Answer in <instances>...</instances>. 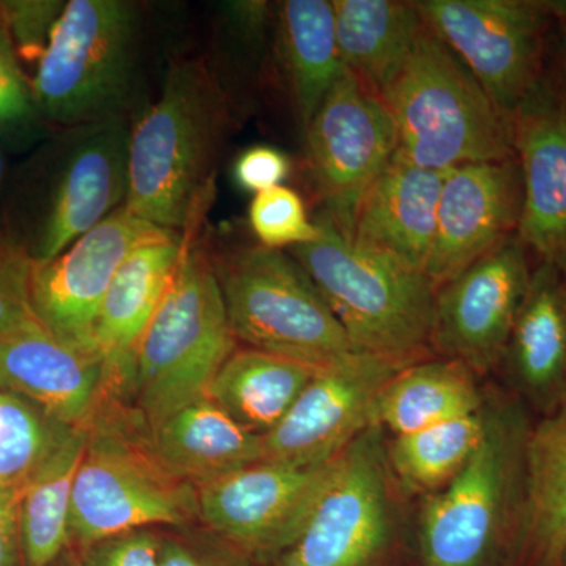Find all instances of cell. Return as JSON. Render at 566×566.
Instances as JSON below:
<instances>
[{
	"label": "cell",
	"mask_w": 566,
	"mask_h": 566,
	"mask_svg": "<svg viewBox=\"0 0 566 566\" xmlns=\"http://www.w3.org/2000/svg\"><path fill=\"white\" fill-rule=\"evenodd\" d=\"M227 103L202 57L170 65L158 99L129 129L125 207L144 221L188 234L210 199Z\"/></svg>",
	"instance_id": "6da1fadb"
},
{
	"label": "cell",
	"mask_w": 566,
	"mask_h": 566,
	"mask_svg": "<svg viewBox=\"0 0 566 566\" xmlns=\"http://www.w3.org/2000/svg\"><path fill=\"white\" fill-rule=\"evenodd\" d=\"M125 118L54 132L11 172L3 227L33 263L54 259L126 202Z\"/></svg>",
	"instance_id": "7a4b0ae2"
},
{
	"label": "cell",
	"mask_w": 566,
	"mask_h": 566,
	"mask_svg": "<svg viewBox=\"0 0 566 566\" xmlns=\"http://www.w3.org/2000/svg\"><path fill=\"white\" fill-rule=\"evenodd\" d=\"M379 96L397 128V155L415 166L449 172L515 156L509 120L427 24Z\"/></svg>",
	"instance_id": "3957f363"
},
{
	"label": "cell",
	"mask_w": 566,
	"mask_h": 566,
	"mask_svg": "<svg viewBox=\"0 0 566 566\" xmlns=\"http://www.w3.org/2000/svg\"><path fill=\"white\" fill-rule=\"evenodd\" d=\"M322 237L289 249L359 353L416 363L431 344L436 290L422 271L346 240L324 212Z\"/></svg>",
	"instance_id": "277c9868"
},
{
	"label": "cell",
	"mask_w": 566,
	"mask_h": 566,
	"mask_svg": "<svg viewBox=\"0 0 566 566\" xmlns=\"http://www.w3.org/2000/svg\"><path fill=\"white\" fill-rule=\"evenodd\" d=\"M226 301L212 263L188 241L169 289L133 354L132 385L148 430L207 397L234 352Z\"/></svg>",
	"instance_id": "5b68a950"
},
{
	"label": "cell",
	"mask_w": 566,
	"mask_h": 566,
	"mask_svg": "<svg viewBox=\"0 0 566 566\" xmlns=\"http://www.w3.org/2000/svg\"><path fill=\"white\" fill-rule=\"evenodd\" d=\"M139 9L126 0H69L31 77L52 132L125 118L136 74Z\"/></svg>",
	"instance_id": "8992f818"
},
{
	"label": "cell",
	"mask_w": 566,
	"mask_h": 566,
	"mask_svg": "<svg viewBox=\"0 0 566 566\" xmlns=\"http://www.w3.org/2000/svg\"><path fill=\"white\" fill-rule=\"evenodd\" d=\"M87 444L74 476L70 549L151 526L186 528L197 515V491L170 474L139 439L111 416L106 401L87 423Z\"/></svg>",
	"instance_id": "52a82bcc"
},
{
	"label": "cell",
	"mask_w": 566,
	"mask_h": 566,
	"mask_svg": "<svg viewBox=\"0 0 566 566\" xmlns=\"http://www.w3.org/2000/svg\"><path fill=\"white\" fill-rule=\"evenodd\" d=\"M216 273L234 338L251 348L316 368L359 353L289 252L264 245L240 249Z\"/></svg>",
	"instance_id": "ba28073f"
},
{
	"label": "cell",
	"mask_w": 566,
	"mask_h": 566,
	"mask_svg": "<svg viewBox=\"0 0 566 566\" xmlns=\"http://www.w3.org/2000/svg\"><path fill=\"white\" fill-rule=\"evenodd\" d=\"M428 28L474 74L510 120L543 77L551 14L539 0H419Z\"/></svg>",
	"instance_id": "9c48e42d"
},
{
	"label": "cell",
	"mask_w": 566,
	"mask_h": 566,
	"mask_svg": "<svg viewBox=\"0 0 566 566\" xmlns=\"http://www.w3.org/2000/svg\"><path fill=\"white\" fill-rule=\"evenodd\" d=\"M304 132L323 212L349 240L365 191L397 153L392 115L370 85L345 69Z\"/></svg>",
	"instance_id": "30bf717a"
},
{
	"label": "cell",
	"mask_w": 566,
	"mask_h": 566,
	"mask_svg": "<svg viewBox=\"0 0 566 566\" xmlns=\"http://www.w3.org/2000/svg\"><path fill=\"white\" fill-rule=\"evenodd\" d=\"M526 438L517 420L486 416L471 460L427 502L420 545L427 566H482L509 505Z\"/></svg>",
	"instance_id": "8fae6325"
},
{
	"label": "cell",
	"mask_w": 566,
	"mask_h": 566,
	"mask_svg": "<svg viewBox=\"0 0 566 566\" xmlns=\"http://www.w3.org/2000/svg\"><path fill=\"white\" fill-rule=\"evenodd\" d=\"M385 464L368 428L335 458L303 531L282 566H368L389 534Z\"/></svg>",
	"instance_id": "7c38bea8"
},
{
	"label": "cell",
	"mask_w": 566,
	"mask_h": 566,
	"mask_svg": "<svg viewBox=\"0 0 566 566\" xmlns=\"http://www.w3.org/2000/svg\"><path fill=\"white\" fill-rule=\"evenodd\" d=\"M335 460V458H334ZM263 460L196 488L208 531L248 556L283 554L300 532L333 469Z\"/></svg>",
	"instance_id": "4fadbf2b"
},
{
	"label": "cell",
	"mask_w": 566,
	"mask_h": 566,
	"mask_svg": "<svg viewBox=\"0 0 566 566\" xmlns=\"http://www.w3.org/2000/svg\"><path fill=\"white\" fill-rule=\"evenodd\" d=\"M411 364L354 353L319 368L281 422L262 436L264 460L294 465L329 463L374 427L379 394Z\"/></svg>",
	"instance_id": "5bb4252c"
},
{
	"label": "cell",
	"mask_w": 566,
	"mask_h": 566,
	"mask_svg": "<svg viewBox=\"0 0 566 566\" xmlns=\"http://www.w3.org/2000/svg\"><path fill=\"white\" fill-rule=\"evenodd\" d=\"M163 230L123 205L54 259L33 263L31 303L36 322L59 340L99 356L96 319L112 279L134 248Z\"/></svg>",
	"instance_id": "9a60e30c"
},
{
	"label": "cell",
	"mask_w": 566,
	"mask_h": 566,
	"mask_svg": "<svg viewBox=\"0 0 566 566\" xmlns=\"http://www.w3.org/2000/svg\"><path fill=\"white\" fill-rule=\"evenodd\" d=\"M517 234L436 290L431 344L469 368H490L509 348L532 273Z\"/></svg>",
	"instance_id": "2e32d148"
},
{
	"label": "cell",
	"mask_w": 566,
	"mask_h": 566,
	"mask_svg": "<svg viewBox=\"0 0 566 566\" xmlns=\"http://www.w3.org/2000/svg\"><path fill=\"white\" fill-rule=\"evenodd\" d=\"M523 175L516 156L447 175L424 275L438 290L520 230Z\"/></svg>",
	"instance_id": "e0dca14e"
},
{
	"label": "cell",
	"mask_w": 566,
	"mask_h": 566,
	"mask_svg": "<svg viewBox=\"0 0 566 566\" xmlns=\"http://www.w3.org/2000/svg\"><path fill=\"white\" fill-rule=\"evenodd\" d=\"M509 123L523 175L517 237L566 277V92L543 76Z\"/></svg>",
	"instance_id": "ac0fdd59"
},
{
	"label": "cell",
	"mask_w": 566,
	"mask_h": 566,
	"mask_svg": "<svg viewBox=\"0 0 566 566\" xmlns=\"http://www.w3.org/2000/svg\"><path fill=\"white\" fill-rule=\"evenodd\" d=\"M117 381L102 356L41 324L0 334V392L18 395L70 427H87Z\"/></svg>",
	"instance_id": "d6986e66"
},
{
	"label": "cell",
	"mask_w": 566,
	"mask_h": 566,
	"mask_svg": "<svg viewBox=\"0 0 566 566\" xmlns=\"http://www.w3.org/2000/svg\"><path fill=\"white\" fill-rule=\"evenodd\" d=\"M449 172L423 169L395 153L365 191L349 241L387 253L424 274Z\"/></svg>",
	"instance_id": "ffe728a7"
},
{
	"label": "cell",
	"mask_w": 566,
	"mask_h": 566,
	"mask_svg": "<svg viewBox=\"0 0 566 566\" xmlns=\"http://www.w3.org/2000/svg\"><path fill=\"white\" fill-rule=\"evenodd\" d=\"M186 243L185 234L163 230L134 248L112 279L96 319L95 345L118 386L132 381L134 348L169 289Z\"/></svg>",
	"instance_id": "44dd1931"
},
{
	"label": "cell",
	"mask_w": 566,
	"mask_h": 566,
	"mask_svg": "<svg viewBox=\"0 0 566 566\" xmlns=\"http://www.w3.org/2000/svg\"><path fill=\"white\" fill-rule=\"evenodd\" d=\"M148 431L156 460L193 488L264 460L262 436L234 422L208 397L182 406Z\"/></svg>",
	"instance_id": "7402d4cb"
},
{
	"label": "cell",
	"mask_w": 566,
	"mask_h": 566,
	"mask_svg": "<svg viewBox=\"0 0 566 566\" xmlns=\"http://www.w3.org/2000/svg\"><path fill=\"white\" fill-rule=\"evenodd\" d=\"M333 6L345 69L379 95L423 31L419 10L400 0H334Z\"/></svg>",
	"instance_id": "603a6c76"
},
{
	"label": "cell",
	"mask_w": 566,
	"mask_h": 566,
	"mask_svg": "<svg viewBox=\"0 0 566 566\" xmlns=\"http://www.w3.org/2000/svg\"><path fill=\"white\" fill-rule=\"evenodd\" d=\"M319 368L259 352H233L214 376L207 397L234 422L266 434L281 422Z\"/></svg>",
	"instance_id": "cb8c5ba5"
},
{
	"label": "cell",
	"mask_w": 566,
	"mask_h": 566,
	"mask_svg": "<svg viewBox=\"0 0 566 566\" xmlns=\"http://www.w3.org/2000/svg\"><path fill=\"white\" fill-rule=\"evenodd\" d=\"M523 536L532 566H556L566 543V398L526 439Z\"/></svg>",
	"instance_id": "d4e9b609"
},
{
	"label": "cell",
	"mask_w": 566,
	"mask_h": 566,
	"mask_svg": "<svg viewBox=\"0 0 566 566\" xmlns=\"http://www.w3.org/2000/svg\"><path fill=\"white\" fill-rule=\"evenodd\" d=\"M480 412V395L471 368L458 360L411 364L379 394L374 424L397 436Z\"/></svg>",
	"instance_id": "484cf974"
},
{
	"label": "cell",
	"mask_w": 566,
	"mask_h": 566,
	"mask_svg": "<svg viewBox=\"0 0 566 566\" xmlns=\"http://www.w3.org/2000/svg\"><path fill=\"white\" fill-rule=\"evenodd\" d=\"M85 444L87 428H71L20 488L24 566H50L70 549L71 495Z\"/></svg>",
	"instance_id": "4316f807"
},
{
	"label": "cell",
	"mask_w": 566,
	"mask_h": 566,
	"mask_svg": "<svg viewBox=\"0 0 566 566\" xmlns=\"http://www.w3.org/2000/svg\"><path fill=\"white\" fill-rule=\"evenodd\" d=\"M565 275L539 263L517 315L509 348L516 374L532 392L543 395L566 379Z\"/></svg>",
	"instance_id": "83f0119b"
},
{
	"label": "cell",
	"mask_w": 566,
	"mask_h": 566,
	"mask_svg": "<svg viewBox=\"0 0 566 566\" xmlns=\"http://www.w3.org/2000/svg\"><path fill=\"white\" fill-rule=\"evenodd\" d=\"M281 50L303 128L345 66L335 35L333 2L286 0L281 7Z\"/></svg>",
	"instance_id": "f1b7e54d"
},
{
	"label": "cell",
	"mask_w": 566,
	"mask_h": 566,
	"mask_svg": "<svg viewBox=\"0 0 566 566\" xmlns=\"http://www.w3.org/2000/svg\"><path fill=\"white\" fill-rule=\"evenodd\" d=\"M485 428L486 416L476 412L397 436L390 449L395 471L412 486L447 485L474 455Z\"/></svg>",
	"instance_id": "f546056e"
},
{
	"label": "cell",
	"mask_w": 566,
	"mask_h": 566,
	"mask_svg": "<svg viewBox=\"0 0 566 566\" xmlns=\"http://www.w3.org/2000/svg\"><path fill=\"white\" fill-rule=\"evenodd\" d=\"M71 428L32 401L0 392V488L24 485Z\"/></svg>",
	"instance_id": "4dcf8cb0"
},
{
	"label": "cell",
	"mask_w": 566,
	"mask_h": 566,
	"mask_svg": "<svg viewBox=\"0 0 566 566\" xmlns=\"http://www.w3.org/2000/svg\"><path fill=\"white\" fill-rule=\"evenodd\" d=\"M51 133L36 109L31 77L0 20V147L9 155L31 151Z\"/></svg>",
	"instance_id": "1f68e13d"
},
{
	"label": "cell",
	"mask_w": 566,
	"mask_h": 566,
	"mask_svg": "<svg viewBox=\"0 0 566 566\" xmlns=\"http://www.w3.org/2000/svg\"><path fill=\"white\" fill-rule=\"evenodd\" d=\"M249 222L260 245L279 251L314 243L322 237V227L311 221L300 193L282 185L255 193Z\"/></svg>",
	"instance_id": "d6a6232c"
},
{
	"label": "cell",
	"mask_w": 566,
	"mask_h": 566,
	"mask_svg": "<svg viewBox=\"0 0 566 566\" xmlns=\"http://www.w3.org/2000/svg\"><path fill=\"white\" fill-rule=\"evenodd\" d=\"M32 266L29 253L0 223V334L40 324L31 303Z\"/></svg>",
	"instance_id": "836d02e7"
},
{
	"label": "cell",
	"mask_w": 566,
	"mask_h": 566,
	"mask_svg": "<svg viewBox=\"0 0 566 566\" xmlns=\"http://www.w3.org/2000/svg\"><path fill=\"white\" fill-rule=\"evenodd\" d=\"M65 7L62 0H0V20L21 62L39 63Z\"/></svg>",
	"instance_id": "e575fe53"
},
{
	"label": "cell",
	"mask_w": 566,
	"mask_h": 566,
	"mask_svg": "<svg viewBox=\"0 0 566 566\" xmlns=\"http://www.w3.org/2000/svg\"><path fill=\"white\" fill-rule=\"evenodd\" d=\"M159 566H249L248 554L212 532L159 536Z\"/></svg>",
	"instance_id": "d590c367"
},
{
	"label": "cell",
	"mask_w": 566,
	"mask_h": 566,
	"mask_svg": "<svg viewBox=\"0 0 566 566\" xmlns=\"http://www.w3.org/2000/svg\"><path fill=\"white\" fill-rule=\"evenodd\" d=\"M73 551L77 566H159V536L150 528L126 532Z\"/></svg>",
	"instance_id": "8d00e7d4"
},
{
	"label": "cell",
	"mask_w": 566,
	"mask_h": 566,
	"mask_svg": "<svg viewBox=\"0 0 566 566\" xmlns=\"http://www.w3.org/2000/svg\"><path fill=\"white\" fill-rule=\"evenodd\" d=\"M289 174V158L266 145L249 148L234 164V180L249 192L259 193L281 186Z\"/></svg>",
	"instance_id": "74e56055"
},
{
	"label": "cell",
	"mask_w": 566,
	"mask_h": 566,
	"mask_svg": "<svg viewBox=\"0 0 566 566\" xmlns=\"http://www.w3.org/2000/svg\"><path fill=\"white\" fill-rule=\"evenodd\" d=\"M0 566H24L20 488H0Z\"/></svg>",
	"instance_id": "f35d334b"
},
{
	"label": "cell",
	"mask_w": 566,
	"mask_h": 566,
	"mask_svg": "<svg viewBox=\"0 0 566 566\" xmlns=\"http://www.w3.org/2000/svg\"><path fill=\"white\" fill-rule=\"evenodd\" d=\"M11 172L9 166V153L0 147V223L3 226V208H6L7 192H9V185Z\"/></svg>",
	"instance_id": "ab89813d"
},
{
	"label": "cell",
	"mask_w": 566,
	"mask_h": 566,
	"mask_svg": "<svg viewBox=\"0 0 566 566\" xmlns=\"http://www.w3.org/2000/svg\"><path fill=\"white\" fill-rule=\"evenodd\" d=\"M553 20L566 22V0H539Z\"/></svg>",
	"instance_id": "60d3db41"
},
{
	"label": "cell",
	"mask_w": 566,
	"mask_h": 566,
	"mask_svg": "<svg viewBox=\"0 0 566 566\" xmlns=\"http://www.w3.org/2000/svg\"><path fill=\"white\" fill-rule=\"evenodd\" d=\"M50 566H77L76 554H74L73 549H69L57 560L52 562Z\"/></svg>",
	"instance_id": "b9f144b4"
},
{
	"label": "cell",
	"mask_w": 566,
	"mask_h": 566,
	"mask_svg": "<svg viewBox=\"0 0 566 566\" xmlns=\"http://www.w3.org/2000/svg\"><path fill=\"white\" fill-rule=\"evenodd\" d=\"M562 24V59H564V66L566 73V22H560Z\"/></svg>",
	"instance_id": "7bdbcfd3"
},
{
	"label": "cell",
	"mask_w": 566,
	"mask_h": 566,
	"mask_svg": "<svg viewBox=\"0 0 566 566\" xmlns=\"http://www.w3.org/2000/svg\"><path fill=\"white\" fill-rule=\"evenodd\" d=\"M556 566H566V543H565L564 547H562V553H560V556H558Z\"/></svg>",
	"instance_id": "ee69618b"
},
{
	"label": "cell",
	"mask_w": 566,
	"mask_h": 566,
	"mask_svg": "<svg viewBox=\"0 0 566 566\" xmlns=\"http://www.w3.org/2000/svg\"><path fill=\"white\" fill-rule=\"evenodd\" d=\"M564 283H565V290H566V277L564 279Z\"/></svg>",
	"instance_id": "f6af8a7d"
}]
</instances>
